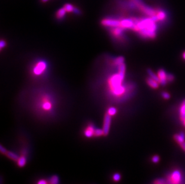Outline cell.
Here are the masks:
<instances>
[{
    "label": "cell",
    "instance_id": "6da1fadb",
    "mask_svg": "<svg viewBox=\"0 0 185 184\" xmlns=\"http://www.w3.org/2000/svg\"><path fill=\"white\" fill-rule=\"evenodd\" d=\"M135 25L133 31L144 39H154L157 35L158 23L151 17H134Z\"/></svg>",
    "mask_w": 185,
    "mask_h": 184
},
{
    "label": "cell",
    "instance_id": "7a4b0ae2",
    "mask_svg": "<svg viewBox=\"0 0 185 184\" xmlns=\"http://www.w3.org/2000/svg\"><path fill=\"white\" fill-rule=\"evenodd\" d=\"M48 64L45 60H39L35 62L32 68V73L34 77H42L47 72Z\"/></svg>",
    "mask_w": 185,
    "mask_h": 184
},
{
    "label": "cell",
    "instance_id": "3957f363",
    "mask_svg": "<svg viewBox=\"0 0 185 184\" xmlns=\"http://www.w3.org/2000/svg\"><path fill=\"white\" fill-rule=\"evenodd\" d=\"M37 105L38 107L45 113L52 112L53 109V102L52 99L49 95L48 96L46 94L42 95L39 102H37Z\"/></svg>",
    "mask_w": 185,
    "mask_h": 184
},
{
    "label": "cell",
    "instance_id": "277c9868",
    "mask_svg": "<svg viewBox=\"0 0 185 184\" xmlns=\"http://www.w3.org/2000/svg\"><path fill=\"white\" fill-rule=\"evenodd\" d=\"M183 180V175L179 170H173L169 174L167 179L168 184H182Z\"/></svg>",
    "mask_w": 185,
    "mask_h": 184
},
{
    "label": "cell",
    "instance_id": "5b68a950",
    "mask_svg": "<svg viewBox=\"0 0 185 184\" xmlns=\"http://www.w3.org/2000/svg\"><path fill=\"white\" fill-rule=\"evenodd\" d=\"M101 25L107 28H113L121 26V19L112 17L105 18L101 20Z\"/></svg>",
    "mask_w": 185,
    "mask_h": 184
},
{
    "label": "cell",
    "instance_id": "8992f818",
    "mask_svg": "<svg viewBox=\"0 0 185 184\" xmlns=\"http://www.w3.org/2000/svg\"><path fill=\"white\" fill-rule=\"evenodd\" d=\"M156 9V15L152 17L154 20L157 23H164L168 19V15L165 10L164 9L157 7Z\"/></svg>",
    "mask_w": 185,
    "mask_h": 184
},
{
    "label": "cell",
    "instance_id": "52a82bcc",
    "mask_svg": "<svg viewBox=\"0 0 185 184\" xmlns=\"http://www.w3.org/2000/svg\"><path fill=\"white\" fill-rule=\"evenodd\" d=\"M110 33L115 39L119 41L125 40V30L121 27H116L110 28Z\"/></svg>",
    "mask_w": 185,
    "mask_h": 184
},
{
    "label": "cell",
    "instance_id": "ba28073f",
    "mask_svg": "<svg viewBox=\"0 0 185 184\" xmlns=\"http://www.w3.org/2000/svg\"><path fill=\"white\" fill-rule=\"evenodd\" d=\"M135 25V21L134 17L125 18L121 19V26L124 29L132 30Z\"/></svg>",
    "mask_w": 185,
    "mask_h": 184
},
{
    "label": "cell",
    "instance_id": "9c48e42d",
    "mask_svg": "<svg viewBox=\"0 0 185 184\" xmlns=\"http://www.w3.org/2000/svg\"><path fill=\"white\" fill-rule=\"evenodd\" d=\"M157 76L159 79V84L162 86H166L168 83V72L164 69H160L157 72Z\"/></svg>",
    "mask_w": 185,
    "mask_h": 184
},
{
    "label": "cell",
    "instance_id": "30bf717a",
    "mask_svg": "<svg viewBox=\"0 0 185 184\" xmlns=\"http://www.w3.org/2000/svg\"><path fill=\"white\" fill-rule=\"evenodd\" d=\"M111 117L112 116H110L108 113H106V114L104 116L103 127H102V130L104 132V136H107L109 133L110 124H111Z\"/></svg>",
    "mask_w": 185,
    "mask_h": 184
},
{
    "label": "cell",
    "instance_id": "8fae6325",
    "mask_svg": "<svg viewBox=\"0 0 185 184\" xmlns=\"http://www.w3.org/2000/svg\"><path fill=\"white\" fill-rule=\"evenodd\" d=\"M95 129H96V127H95V126L93 124L90 123L88 125L87 127L84 130V135L86 137H88V138L91 137L92 136H94V133H95Z\"/></svg>",
    "mask_w": 185,
    "mask_h": 184
},
{
    "label": "cell",
    "instance_id": "7c38bea8",
    "mask_svg": "<svg viewBox=\"0 0 185 184\" xmlns=\"http://www.w3.org/2000/svg\"><path fill=\"white\" fill-rule=\"evenodd\" d=\"M146 83L147 84V85L153 89H156L159 88V86L160 84L157 81H156L155 80L153 79L152 78L150 77H148L146 79Z\"/></svg>",
    "mask_w": 185,
    "mask_h": 184
},
{
    "label": "cell",
    "instance_id": "4fadbf2b",
    "mask_svg": "<svg viewBox=\"0 0 185 184\" xmlns=\"http://www.w3.org/2000/svg\"><path fill=\"white\" fill-rule=\"evenodd\" d=\"M174 139L178 144L180 145L185 142V135L184 133L180 132L178 134L175 135L174 136Z\"/></svg>",
    "mask_w": 185,
    "mask_h": 184
},
{
    "label": "cell",
    "instance_id": "5bb4252c",
    "mask_svg": "<svg viewBox=\"0 0 185 184\" xmlns=\"http://www.w3.org/2000/svg\"><path fill=\"white\" fill-rule=\"evenodd\" d=\"M179 116L180 119L182 121L184 119H185V99H184L179 107Z\"/></svg>",
    "mask_w": 185,
    "mask_h": 184
},
{
    "label": "cell",
    "instance_id": "9a60e30c",
    "mask_svg": "<svg viewBox=\"0 0 185 184\" xmlns=\"http://www.w3.org/2000/svg\"><path fill=\"white\" fill-rule=\"evenodd\" d=\"M67 11L64 9V7H62L59 9L56 13V17L58 20H62L63 19L66 15Z\"/></svg>",
    "mask_w": 185,
    "mask_h": 184
},
{
    "label": "cell",
    "instance_id": "2e32d148",
    "mask_svg": "<svg viewBox=\"0 0 185 184\" xmlns=\"http://www.w3.org/2000/svg\"><path fill=\"white\" fill-rule=\"evenodd\" d=\"M27 161V159L26 156L22 155L20 157H19L17 163H18V166L20 167H23L25 166L26 163Z\"/></svg>",
    "mask_w": 185,
    "mask_h": 184
},
{
    "label": "cell",
    "instance_id": "e0dca14e",
    "mask_svg": "<svg viewBox=\"0 0 185 184\" xmlns=\"http://www.w3.org/2000/svg\"><path fill=\"white\" fill-rule=\"evenodd\" d=\"M6 156L7 157H9L10 159L13 160L14 161H18L19 157L18 156V155L17 154H16L14 152L12 151H7Z\"/></svg>",
    "mask_w": 185,
    "mask_h": 184
},
{
    "label": "cell",
    "instance_id": "ac0fdd59",
    "mask_svg": "<svg viewBox=\"0 0 185 184\" xmlns=\"http://www.w3.org/2000/svg\"><path fill=\"white\" fill-rule=\"evenodd\" d=\"M48 184H59V178L57 175L52 176L48 180Z\"/></svg>",
    "mask_w": 185,
    "mask_h": 184
},
{
    "label": "cell",
    "instance_id": "d6986e66",
    "mask_svg": "<svg viewBox=\"0 0 185 184\" xmlns=\"http://www.w3.org/2000/svg\"><path fill=\"white\" fill-rule=\"evenodd\" d=\"M147 73H148V74H149V76L150 77L152 78L153 79L155 80L156 81H157L159 83V79H158V77L157 74H156V73H155V72H154L151 69H148V70H147Z\"/></svg>",
    "mask_w": 185,
    "mask_h": 184
},
{
    "label": "cell",
    "instance_id": "ffe728a7",
    "mask_svg": "<svg viewBox=\"0 0 185 184\" xmlns=\"http://www.w3.org/2000/svg\"><path fill=\"white\" fill-rule=\"evenodd\" d=\"M64 9H65V10L67 11V12L68 13H71V12H73L74 9H75V7L73 6V5L69 4V3H67L64 5Z\"/></svg>",
    "mask_w": 185,
    "mask_h": 184
},
{
    "label": "cell",
    "instance_id": "44dd1931",
    "mask_svg": "<svg viewBox=\"0 0 185 184\" xmlns=\"http://www.w3.org/2000/svg\"><path fill=\"white\" fill-rule=\"evenodd\" d=\"M107 113L111 116H113L117 113V109L115 107H110L107 110Z\"/></svg>",
    "mask_w": 185,
    "mask_h": 184
},
{
    "label": "cell",
    "instance_id": "7402d4cb",
    "mask_svg": "<svg viewBox=\"0 0 185 184\" xmlns=\"http://www.w3.org/2000/svg\"><path fill=\"white\" fill-rule=\"evenodd\" d=\"M102 135H104L103 130L96 128L95 130V133H94V136L99 137V136H101Z\"/></svg>",
    "mask_w": 185,
    "mask_h": 184
},
{
    "label": "cell",
    "instance_id": "603a6c76",
    "mask_svg": "<svg viewBox=\"0 0 185 184\" xmlns=\"http://www.w3.org/2000/svg\"><path fill=\"white\" fill-rule=\"evenodd\" d=\"M167 183H168V182L165 179L161 178L156 179L154 182V184H167Z\"/></svg>",
    "mask_w": 185,
    "mask_h": 184
},
{
    "label": "cell",
    "instance_id": "cb8c5ba5",
    "mask_svg": "<svg viewBox=\"0 0 185 184\" xmlns=\"http://www.w3.org/2000/svg\"><path fill=\"white\" fill-rule=\"evenodd\" d=\"M121 179V175L119 173H116L113 176V179L115 182H119Z\"/></svg>",
    "mask_w": 185,
    "mask_h": 184
},
{
    "label": "cell",
    "instance_id": "d4e9b609",
    "mask_svg": "<svg viewBox=\"0 0 185 184\" xmlns=\"http://www.w3.org/2000/svg\"><path fill=\"white\" fill-rule=\"evenodd\" d=\"M175 79L174 76L171 73H168V77H167V80H168V83H173Z\"/></svg>",
    "mask_w": 185,
    "mask_h": 184
},
{
    "label": "cell",
    "instance_id": "484cf974",
    "mask_svg": "<svg viewBox=\"0 0 185 184\" xmlns=\"http://www.w3.org/2000/svg\"><path fill=\"white\" fill-rule=\"evenodd\" d=\"M161 96L165 100H168L170 98L171 96L170 95L169 93L167 92H163L162 93H161Z\"/></svg>",
    "mask_w": 185,
    "mask_h": 184
},
{
    "label": "cell",
    "instance_id": "4316f807",
    "mask_svg": "<svg viewBox=\"0 0 185 184\" xmlns=\"http://www.w3.org/2000/svg\"><path fill=\"white\" fill-rule=\"evenodd\" d=\"M151 160L154 163H158L160 160V157L157 155H155L152 157Z\"/></svg>",
    "mask_w": 185,
    "mask_h": 184
},
{
    "label": "cell",
    "instance_id": "83f0119b",
    "mask_svg": "<svg viewBox=\"0 0 185 184\" xmlns=\"http://www.w3.org/2000/svg\"><path fill=\"white\" fill-rule=\"evenodd\" d=\"M0 151H1V153L3 154H5L6 155L7 153V150H6V148H4V147L1 145V146H0Z\"/></svg>",
    "mask_w": 185,
    "mask_h": 184
},
{
    "label": "cell",
    "instance_id": "f1b7e54d",
    "mask_svg": "<svg viewBox=\"0 0 185 184\" xmlns=\"http://www.w3.org/2000/svg\"><path fill=\"white\" fill-rule=\"evenodd\" d=\"M73 13H75V15H80L82 12H81V10L78 9V7H75V9H74V10H73Z\"/></svg>",
    "mask_w": 185,
    "mask_h": 184
},
{
    "label": "cell",
    "instance_id": "f546056e",
    "mask_svg": "<svg viewBox=\"0 0 185 184\" xmlns=\"http://www.w3.org/2000/svg\"><path fill=\"white\" fill-rule=\"evenodd\" d=\"M6 41H5L4 40H1V43H0V47H1V50L3 49V48H4V47H6Z\"/></svg>",
    "mask_w": 185,
    "mask_h": 184
},
{
    "label": "cell",
    "instance_id": "4dcf8cb0",
    "mask_svg": "<svg viewBox=\"0 0 185 184\" xmlns=\"http://www.w3.org/2000/svg\"><path fill=\"white\" fill-rule=\"evenodd\" d=\"M37 184H48V181H46L45 179H41L39 180Z\"/></svg>",
    "mask_w": 185,
    "mask_h": 184
},
{
    "label": "cell",
    "instance_id": "1f68e13d",
    "mask_svg": "<svg viewBox=\"0 0 185 184\" xmlns=\"http://www.w3.org/2000/svg\"><path fill=\"white\" fill-rule=\"evenodd\" d=\"M180 147L181 148V149H182L183 151H185V142H183V143H182L181 144H180Z\"/></svg>",
    "mask_w": 185,
    "mask_h": 184
},
{
    "label": "cell",
    "instance_id": "d6a6232c",
    "mask_svg": "<svg viewBox=\"0 0 185 184\" xmlns=\"http://www.w3.org/2000/svg\"><path fill=\"white\" fill-rule=\"evenodd\" d=\"M182 57H183V59L185 60V51H184L182 53Z\"/></svg>",
    "mask_w": 185,
    "mask_h": 184
},
{
    "label": "cell",
    "instance_id": "836d02e7",
    "mask_svg": "<svg viewBox=\"0 0 185 184\" xmlns=\"http://www.w3.org/2000/svg\"><path fill=\"white\" fill-rule=\"evenodd\" d=\"M181 122H182V123H183V126L185 127V119H184L182 121H181Z\"/></svg>",
    "mask_w": 185,
    "mask_h": 184
},
{
    "label": "cell",
    "instance_id": "e575fe53",
    "mask_svg": "<svg viewBox=\"0 0 185 184\" xmlns=\"http://www.w3.org/2000/svg\"><path fill=\"white\" fill-rule=\"evenodd\" d=\"M49 1V0H41V1L42 3H46V2Z\"/></svg>",
    "mask_w": 185,
    "mask_h": 184
}]
</instances>
